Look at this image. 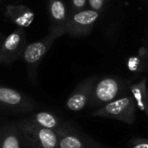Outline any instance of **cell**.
I'll list each match as a JSON object with an SVG mask.
<instances>
[{
	"instance_id": "4",
	"label": "cell",
	"mask_w": 148,
	"mask_h": 148,
	"mask_svg": "<svg viewBox=\"0 0 148 148\" xmlns=\"http://www.w3.org/2000/svg\"><path fill=\"white\" fill-rule=\"evenodd\" d=\"M123 84L121 81L115 77H105L95 82L88 106L102 107L117 98L121 94Z\"/></svg>"
},
{
	"instance_id": "11",
	"label": "cell",
	"mask_w": 148,
	"mask_h": 148,
	"mask_svg": "<svg viewBox=\"0 0 148 148\" xmlns=\"http://www.w3.org/2000/svg\"><path fill=\"white\" fill-rule=\"evenodd\" d=\"M3 14L11 23L21 28L29 27L35 20L34 11L23 4H7Z\"/></svg>"
},
{
	"instance_id": "12",
	"label": "cell",
	"mask_w": 148,
	"mask_h": 148,
	"mask_svg": "<svg viewBox=\"0 0 148 148\" xmlns=\"http://www.w3.org/2000/svg\"><path fill=\"white\" fill-rule=\"evenodd\" d=\"M23 139L16 124L0 127V148H22Z\"/></svg>"
},
{
	"instance_id": "1",
	"label": "cell",
	"mask_w": 148,
	"mask_h": 148,
	"mask_svg": "<svg viewBox=\"0 0 148 148\" xmlns=\"http://www.w3.org/2000/svg\"><path fill=\"white\" fill-rule=\"evenodd\" d=\"M16 126L23 142L30 148H58L59 135L56 130L36 126L28 120L19 121Z\"/></svg>"
},
{
	"instance_id": "18",
	"label": "cell",
	"mask_w": 148,
	"mask_h": 148,
	"mask_svg": "<svg viewBox=\"0 0 148 148\" xmlns=\"http://www.w3.org/2000/svg\"><path fill=\"white\" fill-rule=\"evenodd\" d=\"M88 0H71L72 4V12L80 11L85 9Z\"/></svg>"
},
{
	"instance_id": "16",
	"label": "cell",
	"mask_w": 148,
	"mask_h": 148,
	"mask_svg": "<svg viewBox=\"0 0 148 148\" xmlns=\"http://www.w3.org/2000/svg\"><path fill=\"white\" fill-rule=\"evenodd\" d=\"M128 148H148V139H133L129 143Z\"/></svg>"
},
{
	"instance_id": "9",
	"label": "cell",
	"mask_w": 148,
	"mask_h": 148,
	"mask_svg": "<svg viewBox=\"0 0 148 148\" xmlns=\"http://www.w3.org/2000/svg\"><path fill=\"white\" fill-rule=\"evenodd\" d=\"M95 82L96 78L91 76L80 82L67 99V109L72 112H79L88 107Z\"/></svg>"
},
{
	"instance_id": "8",
	"label": "cell",
	"mask_w": 148,
	"mask_h": 148,
	"mask_svg": "<svg viewBox=\"0 0 148 148\" xmlns=\"http://www.w3.org/2000/svg\"><path fill=\"white\" fill-rule=\"evenodd\" d=\"M26 47L24 28L19 27L11 32L3 41L0 48L2 63L8 65L22 55Z\"/></svg>"
},
{
	"instance_id": "20",
	"label": "cell",
	"mask_w": 148,
	"mask_h": 148,
	"mask_svg": "<svg viewBox=\"0 0 148 148\" xmlns=\"http://www.w3.org/2000/svg\"><path fill=\"white\" fill-rule=\"evenodd\" d=\"M2 63V60H1V57H0V64Z\"/></svg>"
},
{
	"instance_id": "19",
	"label": "cell",
	"mask_w": 148,
	"mask_h": 148,
	"mask_svg": "<svg viewBox=\"0 0 148 148\" xmlns=\"http://www.w3.org/2000/svg\"><path fill=\"white\" fill-rule=\"evenodd\" d=\"M3 43V40H2V36L0 35V48H1V45Z\"/></svg>"
},
{
	"instance_id": "7",
	"label": "cell",
	"mask_w": 148,
	"mask_h": 148,
	"mask_svg": "<svg viewBox=\"0 0 148 148\" xmlns=\"http://www.w3.org/2000/svg\"><path fill=\"white\" fill-rule=\"evenodd\" d=\"M57 132L59 135L58 148H107L67 124H62Z\"/></svg>"
},
{
	"instance_id": "13",
	"label": "cell",
	"mask_w": 148,
	"mask_h": 148,
	"mask_svg": "<svg viewBox=\"0 0 148 148\" xmlns=\"http://www.w3.org/2000/svg\"><path fill=\"white\" fill-rule=\"evenodd\" d=\"M27 120L36 126L56 131L62 126L60 119L55 114L50 112H38L30 115Z\"/></svg>"
},
{
	"instance_id": "15",
	"label": "cell",
	"mask_w": 148,
	"mask_h": 148,
	"mask_svg": "<svg viewBox=\"0 0 148 148\" xmlns=\"http://www.w3.org/2000/svg\"><path fill=\"white\" fill-rule=\"evenodd\" d=\"M127 68L133 72H140L143 70L142 61L139 57H130L127 61Z\"/></svg>"
},
{
	"instance_id": "3",
	"label": "cell",
	"mask_w": 148,
	"mask_h": 148,
	"mask_svg": "<svg viewBox=\"0 0 148 148\" xmlns=\"http://www.w3.org/2000/svg\"><path fill=\"white\" fill-rule=\"evenodd\" d=\"M58 37H60L58 35L49 32V35L41 40L26 45L23 49L21 56L23 62L27 65L29 79L32 84L35 85L36 83V72L40 62Z\"/></svg>"
},
{
	"instance_id": "5",
	"label": "cell",
	"mask_w": 148,
	"mask_h": 148,
	"mask_svg": "<svg viewBox=\"0 0 148 148\" xmlns=\"http://www.w3.org/2000/svg\"><path fill=\"white\" fill-rule=\"evenodd\" d=\"M36 107V101L24 94L0 85V108L11 113L26 114Z\"/></svg>"
},
{
	"instance_id": "10",
	"label": "cell",
	"mask_w": 148,
	"mask_h": 148,
	"mask_svg": "<svg viewBox=\"0 0 148 148\" xmlns=\"http://www.w3.org/2000/svg\"><path fill=\"white\" fill-rule=\"evenodd\" d=\"M49 16V32L59 36L65 35V29L69 14L63 0H48Z\"/></svg>"
},
{
	"instance_id": "2",
	"label": "cell",
	"mask_w": 148,
	"mask_h": 148,
	"mask_svg": "<svg viewBox=\"0 0 148 148\" xmlns=\"http://www.w3.org/2000/svg\"><path fill=\"white\" fill-rule=\"evenodd\" d=\"M136 102L134 97L125 95L101 107L93 113L92 117L114 119L127 124H134L136 117Z\"/></svg>"
},
{
	"instance_id": "6",
	"label": "cell",
	"mask_w": 148,
	"mask_h": 148,
	"mask_svg": "<svg viewBox=\"0 0 148 148\" xmlns=\"http://www.w3.org/2000/svg\"><path fill=\"white\" fill-rule=\"evenodd\" d=\"M99 17L100 12L92 9L72 12L69 16L65 34L74 37L86 36L91 31Z\"/></svg>"
},
{
	"instance_id": "14",
	"label": "cell",
	"mask_w": 148,
	"mask_h": 148,
	"mask_svg": "<svg viewBox=\"0 0 148 148\" xmlns=\"http://www.w3.org/2000/svg\"><path fill=\"white\" fill-rule=\"evenodd\" d=\"M131 95L134 97L137 108L148 116V87L147 80L134 83L129 87Z\"/></svg>"
},
{
	"instance_id": "17",
	"label": "cell",
	"mask_w": 148,
	"mask_h": 148,
	"mask_svg": "<svg viewBox=\"0 0 148 148\" xmlns=\"http://www.w3.org/2000/svg\"><path fill=\"white\" fill-rule=\"evenodd\" d=\"M90 9L101 12L106 3V0H88Z\"/></svg>"
}]
</instances>
